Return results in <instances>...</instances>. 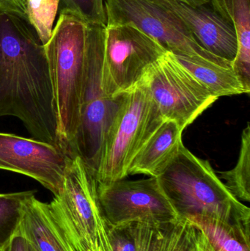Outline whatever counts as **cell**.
Returning a JSON list of instances; mask_svg holds the SVG:
<instances>
[{"mask_svg":"<svg viewBox=\"0 0 250 251\" xmlns=\"http://www.w3.org/2000/svg\"><path fill=\"white\" fill-rule=\"evenodd\" d=\"M4 116L19 119L32 138L59 147L45 47L26 20L0 13V118Z\"/></svg>","mask_w":250,"mask_h":251,"instance_id":"obj_1","label":"cell"},{"mask_svg":"<svg viewBox=\"0 0 250 251\" xmlns=\"http://www.w3.org/2000/svg\"><path fill=\"white\" fill-rule=\"evenodd\" d=\"M179 218H213L234 227L250 240V209L229 191L210 162L183 144L157 177Z\"/></svg>","mask_w":250,"mask_h":251,"instance_id":"obj_2","label":"cell"},{"mask_svg":"<svg viewBox=\"0 0 250 251\" xmlns=\"http://www.w3.org/2000/svg\"><path fill=\"white\" fill-rule=\"evenodd\" d=\"M58 14L44 47L57 107L59 147L72 156L82 113L88 23L68 10Z\"/></svg>","mask_w":250,"mask_h":251,"instance_id":"obj_3","label":"cell"},{"mask_svg":"<svg viewBox=\"0 0 250 251\" xmlns=\"http://www.w3.org/2000/svg\"><path fill=\"white\" fill-rule=\"evenodd\" d=\"M164 121L143 81L121 94L118 110L103 140L94 175L97 184L129 176L134 158Z\"/></svg>","mask_w":250,"mask_h":251,"instance_id":"obj_4","label":"cell"},{"mask_svg":"<svg viewBox=\"0 0 250 251\" xmlns=\"http://www.w3.org/2000/svg\"><path fill=\"white\" fill-rule=\"evenodd\" d=\"M48 203L56 224L76 251H98V237L107 225L100 209L96 181L78 155L69 156L63 187Z\"/></svg>","mask_w":250,"mask_h":251,"instance_id":"obj_5","label":"cell"},{"mask_svg":"<svg viewBox=\"0 0 250 251\" xmlns=\"http://www.w3.org/2000/svg\"><path fill=\"white\" fill-rule=\"evenodd\" d=\"M105 26L88 24L82 113L72 155L80 156L93 176L104 136L120 102V95L107 97L103 88Z\"/></svg>","mask_w":250,"mask_h":251,"instance_id":"obj_6","label":"cell"},{"mask_svg":"<svg viewBox=\"0 0 250 251\" xmlns=\"http://www.w3.org/2000/svg\"><path fill=\"white\" fill-rule=\"evenodd\" d=\"M141 80L164 120L174 121L182 130L218 100L170 51L153 63Z\"/></svg>","mask_w":250,"mask_h":251,"instance_id":"obj_7","label":"cell"},{"mask_svg":"<svg viewBox=\"0 0 250 251\" xmlns=\"http://www.w3.org/2000/svg\"><path fill=\"white\" fill-rule=\"evenodd\" d=\"M105 10L107 25H132L175 55L201 57L231 67L204 50L176 14L153 0H105Z\"/></svg>","mask_w":250,"mask_h":251,"instance_id":"obj_8","label":"cell"},{"mask_svg":"<svg viewBox=\"0 0 250 251\" xmlns=\"http://www.w3.org/2000/svg\"><path fill=\"white\" fill-rule=\"evenodd\" d=\"M166 52L161 44L135 26L106 25L102 72L106 95L115 98L133 88Z\"/></svg>","mask_w":250,"mask_h":251,"instance_id":"obj_9","label":"cell"},{"mask_svg":"<svg viewBox=\"0 0 250 251\" xmlns=\"http://www.w3.org/2000/svg\"><path fill=\"white\" fill-rule=\"evenodd\" d=\"M100 209L110 227L145 223L162 226L179 219L157 177L97 184Z\"/></svg>","mask_w":250,"mask_h":251,"instance_id":"obj_10","label":"cell"},{"mask_svg":"<svg viewBox=\"0 0 250 251\" xmlns=\"http://www.w3.org/2000/svg\"><path fill=\"white\" fill-rule=\"evenodd\" d=\"M68 156L54 145L0 132V170L29 177L54 196L63 187Z\"/></svg>","mask_w":250,"mask_h":251,"instance_id":"obj_11","label":"cell"},{"mask_svg":"<svg viewBox=\"0 0 250 251\" xmlns=\"http://www.w3.org/2000/svg\"><path fill=\"white\" fill-rule=\"evenodd\" d=\"M153 1L176 14L204 50L232 64L237 53L234 27L211 3L192 6L176 0Z\"/></svg>","mask_w":250,"mask_h":251,"instance_id":"obj_12","label":"cell"},{"mask_svg":"<svg viewBox=\"0 0 250 251\" xmlns=\"http://www.w3.org/2000/svg\"><path fill=\"white\" fill-rule=\"evenodd\" d=\"M183 131L174 121H164L137 152L128 174L159 176L179 153Z\"/></svg>","mask_w":250,"mask_h":251,"instance_id":"obj_13","label":"cell"},{"mask_svg":"<svg viewBox=\"0 0 250 251\" xmlns=\"http://www.w3.org/2000/svg\"><path fill=\"white\" fill-rule=\"evenodd\" d=\"M17 231L37 251H76L51 216L48 203L38 200L35 196L23 203Z\"/></svg>","mask_w":250,"mask_h":251,"instance_id":"obj_14","label":"cell"},{"mask_svg":"<svg viewBox=\"0 0 250 251\" xmlns=\"http://www.w3.org/2000/svg\"><path fill=\"white\" fill-rule=\"evenodd\" d=\"M209 2L234 27L237 53L231 68L250 93V0H210Z\"/></svg>","mask_w":250,"mask_h":251,"instance_id":"obj_15","label":"cell"},{"mask_svg":"<svg viewBox=\"0 0 250 251\" xmlns=\"http://www.w3.org/2000/svg\"><path fill=\"white\" fill-rule=\"evenodd\" d=\"M175 57L217 99L249 94L231 67H226L201 57Z\"/></svg>","mask_w":250,"mask_h":251,"instance_id":"obj_16","label":"cell"},{"mask_svg":"<svg viewBox=\"0 0 250 251\" xmlns=\"http://www.w3.org/2000/svg\"><path fill=\"white\" fill-rule=\"evenodd\" d=\"M202 230L215 251H250V240L245 238L234 227L213 218H186Z\"/></svg>","mask_w":250,"mask_h":251,"instance_id":"obj_17","label":"cell"},{"mask_svg":"<svg viewBox=\"0 0 250 251\" xmlns=\"http://www.w3.org/2000/svg\"><path fill=\"white\" fill-rule=\"evenodd\" d=\"M225 185L240 201L250 202V125L243 130L240 152L236 166L220 174Z\"/></svg>","mask_w":250,"mask_h":251,"instance_id":"obj_18","label":"cell"},{"mask_svg":"<svg viewBox=\"0 0 250 251\" xmlns=\"http://www.w3.org/2000/svg\"><path fill=\"white\" fill-rule=\"evenodd\" d=\"M35 193V190L0 193V251L7 250L10 240L17 232L23 203Z\"/></svg>","mask_w":250,"mask_h":251,"instance_id":"obj_19","label":"cell"},{"mask_svg":"<svg viewBox=\"0 0 250 251\" xmlns=\"http://www.w3.org/2000/svg\"><path fill=\"white\" fill-rule=\"evenodd\" d=\"M154 251H196L195 226L185 218L162 226Z\"/></svg>","mask_w":250,"mask_h":251,"instance_id":"obj_20","label":"cell"},{"mask_svg":"<svg viewBox=\"0 0 250 251\" xmlns=\"http://www.w3.org/2000/svg\"><path fill=\"white\" fill-rule=\"evenodd\" d=\"M28 23L44 46L48 42L55 25L61 0H23Z\"/></svg>","mask_w":250,"mask_h":251,"instance_id":"obj_21","label":"cell"},{"mask_svg":"<svg viewBox=\"0 0 250 251\" xmlns=\"http://www.w3.org/2000/svg\"><path fill=\"white\" fill-rule=\"evenodd\" d=\"M74 13L91 25H107L105 0H61L60 10Z\"/></svg>","mask_w":250,"mask_h":251,"instance_id":"obj_22","label":"cell"},{"mask_svg":"<svg viewBox=\"0 0 250 251\" xmlns=\"http://www.w3.org/2000/svg\"><path fill=\"white\" fill-rule=\"evenodd\" d=\"M135 224L108 226V237L113 251H135Z\"/></svg>","mask_w":250,"mask_h":251,"instance_id":"obj_23","label":"cell"},{"mask_svg":"<svg viewBox=\"0 0 250 251\" xmlns=\"http://www.w3.org/2000/svg\"><path fill=\"white\" fill-rule=\"evenodd\" d=\"M161 226L145 223L134 225L135 251H154Z\"/></svg>","mask_w":250,"mask_h":251,"instance_id":"obj_24","label":"cell"},{"mask_svg":"<svg viewBox=\"0 0 250 251\" xmlns=\"http://www.w3.org/2000/svg\"><path fill=\"white\" fill-rule=\"evenodd\" d=\"M0 13H10L27 22L23 0H0Z\"/></svg>","mask_w":250,"mask_h":251,"instance_id":"obj_25","label":"cell"},{"mask_svg":"<svg viewBox=\"0 0 250 251\" xmlns=\"http://www.w3.org/2000/svg\"><path fill=\"white\" fill-rule=\"evenodd\" d=\"M6 251H37L32 244L19 232L13 235Z\"/></svg>","mask_w":250,"mask_h":251,"instance_id":"obj_26","label":"cell"},{"mask_svg":"<svg viewBox=\"0 0 250 251\" xmlns=\"http://www.w3.org/2000/svg\"><path fill=\"white\" fill-rule=\"evenodd\" d=\"M195 227L196 228V251H215L205 233L195 226Z\"/></svg>","mask_w":250,"mask_h":251,"instance_id":"obj_27","label":"cell"},{"mask_svg":"<svg viewBox=\"0 0 250 251\" xmlns=\"http://www.w3.org/2000/svg\"><path fill=\"white\" fill-rule=\"evenodd\" d=\"M176 1L186 3L189 5L197 6L200 5V4H206V3L209 2L210 0H176Z\"/></svg>","mask_w":250,"mask_h":251,"instance_id":"obj_28","label":"cell"},{"mask_svg":"<svg viewBox=\"0 0 250 251\" xmlns=\"http://www.w3.org/2000/svg\"></svg>","mask_w":250,"mask_h":251,"instance_id":"obj_29","label":"cell"}]
</instances>
